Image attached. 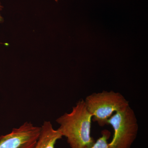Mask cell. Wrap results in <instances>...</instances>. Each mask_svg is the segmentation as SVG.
I'll use <instances>...</instances> for the list:
<instances>
[{
  "label": "cell",
  "instance_id": "7a4b0ae2",
  "mask_svg": "<svg viewBox=\"0 0 148 148\" xmlns=\"http://www.w3.org/2000/svg\"><path fill=\"white\" fill-rule=\"evenodd\" d=\"M84 102L92 121L102 127L108 125V120L114 113L123 110L130 106L123 95L112 90L94 92L87 96Z\"/></svg>",
  "mask_w": 148,
  "mask_h": 148
},
{
  "label": "cell",
  "instance_id": "52a82bcc",
  "mask_svg": "<svg viewBox=\"0 0 148 148\" xmlns=\"http://www.w3.org/2000/svg\"><path fill=\"white\" fill-rule=\"evenodd\" d=\"M2 7L1 6V5H0V10H1L2 9ZM3 20V18L2 17V16L0 15V22H1Z\"/></svg>",
  "mask_w": 148,
  "mask_h": 148
},
{
  "label": "cell",
  "instance_id": "6da1fadb",
  "mask_svg": "<svg viewBox=\"0 0 148 148\" xmlns=\"http://www.w3.org/2000/svg\"><path fill=\"white\" fill-rule=\"evenodd\" d=\"M92 120L84 100H80L71 112L57 119L56 122L59 125L57 130L66 138L70 148H89L95 142L91 136Z\"/></svg>",
  "mask_w": 148,
  "mask_h": 148
},
{
  "label": "cell",
  "instance_id": "ba28073f",
  "mask_svg": "<svg viewBox=\"0 0 148 148\" xmlns=\"http://www.w3.org/2000/svg\"><path fill=\"white\" fill-rule=\"evenodd\" d=\"M55 1H56L57 2L58 1V0H55Z\"/></svg>",
  "mask_w": 148,
  "mask_h": 148
},
{
  "label": "cell",
  "instance_id": "3957f363",
  "mask_svg": "<svg viewBox=\"0 0 148 148\" xmlns=\"http://www.w3.org/2000/svg\"><path fill=\"white\" fill-rule=\"evenodd\" d=\"M114 133L110 148H130L137 138L138 130V121L134 111L130 106L123 110L114 114L109 119Z\"/></svg>",
  "mask_w": 148,
  "mask_h": 148
},
{
  "label": "cell",
  "instance_id": "8992f818",
  "mask_svg": "<svg viewBox=\"0 0 148 148\" xmlns=\"http://www.w3.org/2000/svg\"><path fill=\"white\" fill-rule=\"evenodd\" d=\"M102 136L92 146L87 148H110L108 140L110 136L111 133L109 130H105L102 132Z\"/></svg>",
  "mask_w": 148,
  "mask_h": 148
},
{
  "label": "cell",
  "instance_id": "5b68a950",
  "mask_svg": "<svg viewBox=\"0 0 148 148\" xmlns=\"http://www.w3.org/2000/svg\"><path fill=\"white\" fill-rule=\"evenodd\" d=\"M63 136L53 128L51 122L45 121L41 127L40 133L35 148H55L57 140Z\"/></svg>",
  "mask_w": 148,
  "mask_h": 148
},
{
  "label": "cell",
  "instance_id": "277c9868",
  "mask_svg": "<svg viewBox=\"0 0 148 148\" xmlns=\"http://www.w3.org/2000/svg\"><path fill=\"white\" fill-rule=\"evenodd\" d=\"M40 131L41 127L26 122L0 137V148H35Z\"/></svg>",
  "mask_w": 148,
  "mask_h": 148
}]
</instances>
